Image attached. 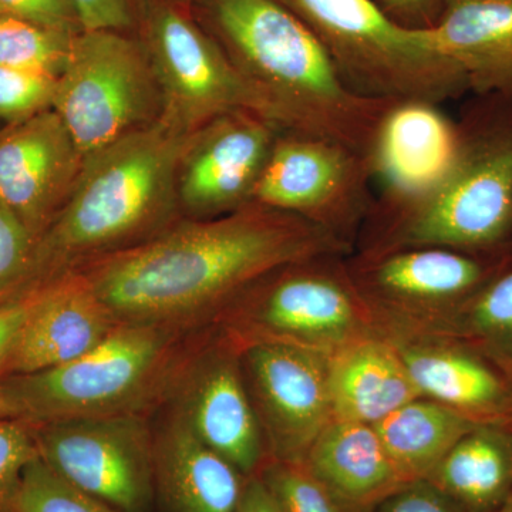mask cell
<instances>
[{"instance_id":"obj_41","label":"cell","mask_w":512,"mask_h":512,"mask_svg":"<svg viewBox=\"0 0 512 512\" xmlns=\"http://www.w3.org/2000/svg\"><path fill=\"white\" fill-rule=\"evenodd\" d=\"M175 2L185 3V5H191L194 0H175Z\"/></svg>"},{"instance_id":"obj_38","label":"cell","mask_w":512,"mask_h":512,"mask_svg":"<svg viewBox=\"0 0 512 512\" xmlns=\"http://www.w3.org/2000/svg\"><path fill=\"white\" fill-rule=\"evenodd\" d=\"M10 419L8 403H6L5 394H3L2 386H0V421Z\"/></svg>"},{"instance_id":"obj_34","label":"cell","mask_w":512,"mask_h":512,"mask_svg":"<svg viewBox=\"0 0 512 512\" xmlns=\"http://www.w3.org/2000/svg\"><path fill=\"white\" fill-rule=\"evenodd\" d=\"M0 15L16 16L62 32H80L69 0H0Z\"/></svg>"},{"instance_id":"obj_27","label":"cell","mask_w":512,"mask_h":512,"mask_svg":"<svg viewBox=\"0 0 512 512\" xmlns=\"http://www.w3.org/2000/svg\"><path fill=\"white\" fill-rule=\"evenodd\" d=\"M16 512L120 511L67 483L37 456L23 474Z\"/></svg>"},{"instance_id":"obj_5","label":"cell","mask_w":512,"mask_h":512,"mask_svg":"<svg viewBox=\"0 0 512 512\" xmlns=\"http://www.w3.org/2000/svg\"><path fill=\"white\" fill-rule=\"evenodd\" d=\"M184 330L119 323L100 345L55 369L0 380L10 419L29 424L144 413L167 396Z\"/></svg>"},{"instance_id":"obj_21","label":"cell","mask_w":512,"mask_h":512,"mask_svg":"<svg viewBox=\"0 0 512 512\" xmlns=\"http://www.w3.org/2000/svg\"><path fill=\"white\" fill-rule=\"evenodd\" d=\"M303 464L352 511L380 504L409 484L394 466L375 427L355 421H330Z\"/></svg>"},{"instance_id":"obj_18","label":"cell","mask_w":512,"mask_h":512,"mask_svg":"<svg viewBox=\"0 0 512 512\" xmlns=\"http://www.w3.org/2000/svg\"><path fill=\"white\" fill-rule=\"evenodd\" d=\"M247 477L171 412L154 431V508L160 512H235Z\"/></svg>"},{"instance_id":"obj_37","label":"cell","mask_w":512,"mask_h":512,"mask_svg":"<svg viewBox=\"0 0 512 512\" xmlns=\"http://www.w3.org/2000/svg\"><path fill=\"white\" fill-rule=\"evenodd\" d=\"M235 512H284L262 478L256 474L247 478L244 493Z\"/></svg>"},{"instance_id":"obj_7","label":"cell","mask_w":512,"mask_h":512,"mask_svg":"<svg viewBox=\"0 0 512 512\" xmlns=\"http://www.w3.org/2000/svg\"><path fill=\"white\" fill-rule=\"evenodd\" d=\"M348 256H316L269 272L217 316L221 333L238 346L282 343L325 355L382 333Z\"/></svg>"},{"instance_id":"obj_33","label":"cell","mask_w":512,"mask_h":512,"mask_svg":"<svg viewBox=\"0 0 512 512\" xmlns=\"http://www.w3.org/2000/svg\"><path fill=\"white\" fill-rule=\"evenodd\" d=\"M463 507L430 480L413 481L380 503L379 512H461Z\"/></svg>"},{"instance_id":"obj_19","label":"cell","mask_w":512,"mask_h":512,"mask_svg":"<svg viewBox=\"0 0 512 512\" xmlns=\"http://www.w3.org/2000/svg\"><path fill=\"white\" fill-rule=\"evenodd\" d=\"M430 35L474 96L512 94V0H446Z\"/></svg>"},{"instance_id":"obj_32","label":"cell","mask_w":512,"mask_h":512,"mask_svg":"<svg viewBox=\"0 0 512 512\" xmlns=\"http://www.w3.org/2000/svg\"><path fill=\"white\" fill-rule=\"evenodd\" d=\"M80 32L133 33L137 23L138 0H69Z\"/></svg>"},{"instance_id":"obj_31","label":"cell","mask_w":512,"mask_h":512,"mask_svg":"<svg viewBox=\"0 0 512 512\" xmlns=\"http://www.w3.org/2000/svg\"><path fill=\"white\" fill-rule=\"evenodd\" d=\"M35 247L28 228L0 202V302L25 289Z\"/></svg>"},{"instance_id":"obj_22","label":"cell","mask_w":512,"mask_h":512,"mask_svg":"<svg viewBox=\"0 0 512 512\" xmlns=\"http://www.w3.org/2000/svg\"><path fill=\"white\" fill-rule=\"evenodd\" d=\"M390 340L424 399L480 421L487 414L507 410L510 396L504 383L470 349L436 338Z\"/></svg>"},{"instance_id":"obj_4","label":"cell","mask_w":512,"mask_h":512,"mask_svg":"<svg viewBox=\"0 0 512 512\" xmlns=\"http://www.w3.org/2000/svg\"><path fill=\"white\" fill-rule=\"evenodd\" d=\"M194 133L161 117L87 157L62 211L36 241L25 288L170 227L180 211L178 164Z\"/></svg>"},{"instance_id":"obj_36","label":"cell","mask_w":512,"mask_h":512,"mask_svg":"<svg viewBox=\"0 0 512 512\" xmlns=\"http://www.w3.org/2000/svg\"><path fill=\"white\" fill-rule=\"evenodd\" d=\"M399 25L429 30L439 22L446 0H373Z\"/></svg>"},{"instance_id":"obj_17","label":"cell","mask_w":512,"mask_h":512,"mask_svg":"<svg viewBox=\"0 0 512 512\" xmlns=\"http://www.w3.org/2000/svg\"><path fill=\"white\" fill-rule=\"evenodd\" d=\"M117 325L119 322L79 272L57 276L40 284L35 306L9 357L5 377L67 365L100 345Z\"/></svg>"},{"instance_id":"obj_1","label":"cell","mask_w":512,"mask_h":512,"mask_svg":"<svg viewBox=\"0 0 512 512\" xmlns=\"http://www.w3.org/2000/svg\"><path fill=\"white\" fill-rule=\"evenodd\" d=\"M352 252L312 222L249 204L222 217L171 224L72 271L86 279L117 322L185 330L217 318L281 266Z\"/></svg>"},{"instance_id":"obj_14","label":"cell","mask_w":512,"mask_h":512,"mask_svg":"<svg viewBox=\"0 0 512 512\" xmlns=\"http://www.w3.org/2000/svg\"><path fill=\"white\" fill-rule=\"evenodd\" d=\"M165 399L171 412L242 476H256L268 463L238 346L224 333L180 363Z\"/></svg>"},{"instance_id":"obj_25","label":"cell","mask_w":512,"mask_h":512,"mask_svg":"<svg viewBox=\"0 0 512 512\" xmlns=\"http://www.w3.org/2000/svg\"><path fill=\"white\" fill-rule=\"evenodd\" d=\"M413 338H436L484 350L512 370V266L483 286L453 315Z\"/></svg>"},{"instance_id":"obj_23","label":"cell","mask_w":512,"mask_h":512,"mask_svg":"<svg viewBox=\"0 0 512 512\" xmlns=\"http://www.w3.org/2000/svg\"><path fill=\"white\" fill-rule=\"evenodd\" d=\"M480 424L483 421L419 397L373 427L400 476L413 483L427 480L448 451Z\"/></svg>"},{"instance_id":"obj_26","label":"cell","mask_w":512,"mask_h":512,"mask_svg":"<svg viewBox=\"0 0 512 512\" xmlns=\"http://www.w3.org/2000/svg\"><path fill=\"white\" fill-rule=\"evenodd\" d=\"M16 16L0 15V67L62 73L73 36Z\"/></svg>"},{"instance_id":"obj_40","label":"cell","mask_w":512,"mask_h":512,"mask_svg":"<svg viewBox=\"0 0 512 512\" xmlns=\"http://www.w3.org/2000/svg\"><path fill=\"white\" fill-rule=\"evenodd\" d=\"M507 410L508 412L512 413V394H510V397H508Z\"/></svg>"},{"instance_id":"obj_11","label":"cell","mask_w":512,"mask_h":512,"mask_svg":"<svg viewBox=\"0 0 512 512\" xmlns=\"http://www.w3.org/2000/svg\"><path fill=\"white\" fill-rule=\"evenodd\" d=\"M377 175L375 157L325 138L281 131L251 204L312 222L353 248L375 202Z\"/></svg>"},{"instance_id":"obj_30","label":"cell","mask_w":512,"mask_h":512,"mask_svg":"<svg viewBox=\"0 0 512 512\" xmlns=\"http://www.w3.org/2000/svg\"><path fill=\"white\" fill-rule=\"evenodd\" d=\"M37 456L32 424L0 421V512H16L23 474Z\"/></svg>"},{"instance_id":"obj_3","label":"cell","mask_w":512,"mask_h":512,"mask_svg":"<svg viewBox=\"0 0 512 512\" xmlns=\"http://www.w3.org/2000/svg\"><path fill=\"white\" fill-rule=\"evenodd\" d=\"M220 43L282 130L325 138L376 158L393 101L353 92L318 37L281 0H194Z\"/></svg>"},{"instance_id":"obj_28","label":"cell","mask_w":512,"mask_h":512,"mask_svg":"<svg viewBox=\"0 0 512 512\" xmlns=\"http://www.w3.org/2000/svg\"><path fill=\"white\" fill-rule=\"evenodd\" d=\"M258 476L284 512H355L340 503L303 463L269 460Z\"/></svg>"},{"instance_id":"obj_16","label":"cell","mask_w":512,"mask_h":512,"mask_svg":"<svg viewBox=\"0 0 512 512\" xmlns=\"http://www.w3.org/2000/svg\"><path fill=\"white\" fill-rule=\"evenodd\" d=\"M84 156L55 109L0 128V202L39 239L62 211Z\"/></svg>"},{"instance_id":"obj_39","label":"cell","mask_w":512,"mask_h":512,"mask_svg":"<svg viewBox=\"0 0 512 512\" xmlns=\"http://www.w3.org/2000/svg\"><path fill=\"white\" fill-rule=\"evenodd\" d=\"M497 512H512V494L498 507Z\"/></svg>"},{"instance_id":"obj_8","label":"cell","mask_w":512,"mask_h":512,"mask_svg":"<svg viewBox=\"0 0 512 512\" xmlns=\"http://www.w3.org/2000/svg\"><path fill=\"white\" fill-rule=\"evenodd\" d=\"M53 109L84 160L160 120L163 97L140 39L111 30L76 33Z\"/></svg>"},{"instance_id":"obj_15","label":"cell","mask_w":512,"mask_h":512,"mask_svg":"<svg viewBox=\"0 0 512 512\" xmlns=\"http://www.w3.org/2000/svg\"><path fill=\"white\" fill-rule=\"evenodd\" d=\"M281 127L261 114L231 111L192 134L177 170V200L190 220L222 217L251 204Z\"/></svg>"},{"instance_id":"obj_24","label":"cell","mask_w":512,"mask_h":512,"mask_svg":"<svg viewBox=\"0 0 512 512\" xmlns=\"http://www.w3.org/2000/svg\"><path fill=\"white\" fill-rule=\"evenodd\" d=\"M427 480L468 510L500 507L512 494V440L480 424L448 451Z\"/></svg>"},{"instance_id":"obj_35","label":"cell","mask_w":512,"mask_h":512,"mask_svg":"<svg viewBox=\"0 0 512 512\" xmlns=\"http://www.w3.org/2000/svg\"><path fill=\"white\" fill-rule=\"evenodd\" d=\"M40 285L32 286L0 302V380L5 377L6 365L12 350L15 348L16 342L26 320H28L30 312L39 296Z\"/></svg>"},{"instance_id":"obj_29","label":"cell","mask_w":512,"mask_h":512,"mask_svg":"<svg viewBox=\"0 0 512 512\" xmlns=\"http://www.w3.org/2000/svg\"><path fill=\"white\" fill-rule=\"evenodd\" d=\"M56 86L55 74L0 67V121L12 123L53 109Z\"/></svg>"},{"instance_id":"obj_20","label":"cell","mask_w":512,"mask_h":512,"mask_svg":"<svg viewBox=\"0 0 512 512\" xmlns=\"http://www.w3.org/2000/svg\"><path fill=\"white\" fill-rule=\"evenodd\" d=\"M328 375L335 420L375 426L421 397L399 350L383 333L330 353Z\"/></svg>"},{"instance_id":"obj_10","label":"cell","mask_w":512,"mask_h":512,"mask_svg":"<svg viewBox=\"0 0 512 512\" xmlns=\"http://www.w3.org/2000/svg\"><path fill=\"white\" fill-rule=\"evenodd\" d=\"M508 261L510 256L440 247L359 251L346 259L357 291L390 339L423 335L510 266Z\"/></svg>"},{"instance_id":"obj_6","label":"cell","mask_w":512,"mask_h":512,"mask_svg":"<svg viewBox=\"0 0 512 512\" xmlns=\"http://www.w3.org/2000/svg\"><path fill=\"white\" fill-rule=\"evenodd\" d=\"M315 33L353 92L439 107L468 92L466 77L430 30L390 19L373 0H281Z\"/></svg>"},{"instance_id":"obj_2","label":"cell","mask_w":512,"mask_h":512,"mask_svg":"<svg viewBox=\"0 0 512 512\" xmlns=\"http://www.w3.org/2000/svg\"><path fill=\"white\" fill-rule=\"evenodd\" d=\"M360 235L359 251L440 247L510 256L512 94L474 96L453 123L439 164L413 183L387 188Z\"/></svg>"},{"instance_id":"obj_13","label":"cell","mask_w":512,"mask_h":512,"mask_svg":"<svg viewBox=\"0 0 512 512\" xmlns=\"http://www.w3.org/2000/svg\"><path fill=\"white\" fill-rule=\"evenodd\" d=\"M238 349L269 460L303 463L333 420L329 355L268 342L248 343Z\"/></svg>"},{"instance_id":"obj_9","label":"cell","mask_w":512,"mask_h":512,"mask_svg":"<svg viewBox=\"0 0 512 512\" xmlns=\"http://www.w3.org/2000/svg\"><path fill=\"white\" fill-rule=\"evenodd\" d=\"M134 33L156 74L163 119L187 133L231 111H251L276 124L268 104L195 18L190 5L138 0Z\"/></svg>"},{"instance_id":"obj_12","label":"cell","mask_w":512,"mask_h":512,"mask_svg":"<svg viewBox=\"0 0 512 512\" xmlns=\"http://www.w3.org/2000/svg\"><path fill=\"white\" fill-rule=\"evenodd\" d=\"M47 467L120 512L154 510V431L144 413L32 424Z\"/></svg>"}]
</instances>
